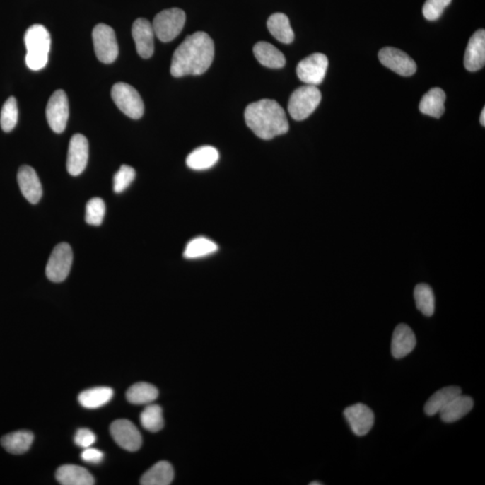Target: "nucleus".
Instances as JSON below:
<instances>
[{
	"label": "nucleus",
	"instance_id": "f257e3e1",
	"mask_svg": "<svg viewBox=\"0 0 485 485\" xmlns=\"http://www.w3.org/2000/svg\"><path fill=\"white\" fill-rule=\"evenodd\" d=\"M214 42L204 32L187 36L173 55L170 72L175 78L201 75L211 67L214 59Z\"/></svg>",
	"mask_w": 485,
	"mask_h": 485
},
{
	"label": "nucleus",
	"instance_id": "f03ea898",
	"mask_svg": "<svg viewBox=\"0 0 485 485\" xmlns=\"http://www.w3.org/2000/svg\"><path fill=\"white\" fill-rule=\"evenodd\" d=\"M245 122L257 137L271 139L288 132V122L284 109L271 99L252 103L245 109Z\"/></svg>",
	"mask_w": 485,
	"mask_h": 485
},
{
	"label": "nucleus",
	"instance_id": "7ed1b4c3",
	"mask_svg": "<svg viewBox=\"0 0 485 485\" xmlns=\"http://www.w3.org/2000/svg\"><path fill=\"white\" fill-rule=\"evenodd\" d=\"M51 42V35L45 26H30L25 35V63L30 69L41 71L47 65Z\"/></svg>",
	"mask_w": 485,
	"mask_h": 485
},
{
	"label": "nucleus",
	"instance_id": "20e7f679",
	"mask_svg": "<svg viewBox=\"0 0 485 485\" xmlns=\"http://www.w3.org/2000/svg\"><path fill=\"white\" fill-rule=\"evenodd\" d=\"M321 99V92L317 86H301L292 93L288 101V112L296 121H303L313 114L320 104Z\"/></svg>",
	"mask_w": 485,
	"mask_h": 485
},
{
	"label": "nucleus",
	"instance_id": "39448f33",
	"mask_svg": "<svg viewBox=\"0 0 485 485\" xmlns=\"http://www.w3.org/2000/svg\"><path fill=\"white\" fill-rule=\"evenodd\" d=\"M186 15L184 10L170 8L163 10L153 20L155 35L161 42H168L177 37L184 29Z\"/></svg>",
	"mask_w": 485,
	"mask_h": 485
},
{
	"label": "nucleus",
	"instance_id": "423d86ee",
	"mask_svg": "<svg viewBox=\"0 0 485 485\" xmlns=\"http://www.w3.org/2000/svg\"><path fill=\"white\" fill-rule=\"evenodd\" d=\"M112 98L124 115L138 119L144 114V103L138 91L127 83L119 82L112 86Z\"/></svg>",
	"mask_w": 485,
	"mask_h": 485
},
{
	"label": "nucleus",
	"instance_id": "0eeeda50",
	"mask_svg": "<svg viewBox=\"0 0 485 485\" xmlns=\"http://www.w3.org/2000/svg\"><path fill=\"white\" fill-rule=\"evenodd\" d=\"M92 36L95 55L99 61L105 64L114 62L119 54L115 30L107 25L99 24L93 30Z\"/></svg>",
	"mask_w": 485,
	"mask_h": 485
},
{
	"label": "nucleus",
	"instance_id": "6e6552de",
	"mask_svg": "<svg viewBox=\"0 0 485 485\" xmlns=\"http://www.w3.org/2000/svg\"><path fill=\"white\" fill-rule=\"evenodd\" d=\"M73 252L71 245L61 242L53 249L46 265V276L53 282H62L69 276L72 267Z\"/></svg>",
	"mask_w": 485,
	"mask_h": 485
},
{
	"label": "nucleus",
	"instance_id": "1a4fd4ad",
	"mask_svg": "<svg viewBox=\"0 0 485 485\" xmlns=\"http://www.w3.org/2000/svg\"><path fill=\"white\" fill-rule=\"evenodd\" d=\"M328 69V59L323 53H314L302 59L297 67L298 78L307 85L321 84Z\"/></svg>",
	"mask_w": 485,
	"mask_h": 485
},
{
	"label": "nucleus",
	"instance_id": "9d476101",
	"mask_svg": "<svg viewBox=\"0 0 485 485\" xmlns=\"http://www.w3.org/2000/svg\"><path fill=\"white\" fill-rule=\"evenodd\" d=\"M69 116V106L67 95L62 89L53 93L46 107V117H47L49 127L56 134H62L65 131Z\"/></svg>",
	"mask_w": 485,
	"mask_h": 485
},
{
	"label": "nucleus",
	"instance_id": "9b49d317",
	"mask_svg": "<svg viewBox=\"0 0 485 485\" xmlns=\"http://www.w3.org/2000/svg\"><path fill=\"white\" fill-rule=\"evenodd\" d=\"M112 437L116 443L129 452L138 451L142 445V437L138 428L128 420H117L110 427Z\"/></svg>",
	"mask_w": 485,
	"mask_h": 485
},
{
	"label": "nucleus",
	"instance_id": "f8f14e48",
	"mask_svg": "<svg viewBox=\"0 0 485 485\" xmlns=\"http://www.w3.org/2000/svg\"><path fill=\"white\" fill-rule=\"evenodd\" d=\"M382 64L397 74L410 76L416 72L417 65L413 59L399 49L385 47L378 53Z\"/></svg>",
	"mask_w": 485,
	"mask_h": 485
},
{
	"label": "nucleus",
	"instance_id": "ddd939ff",
	"mask_svg": "<svg viewBox=\"0 0 485 485\" xmlns=\"http://www.w3.org/2000/svg\"><path fill=\"white\" fill-rule=\"evenodd\" d=\"M344 414L351 431L357 436H365L373 427L375 415L367 405L361 403L351 405L344 410Z\"/></svg>",
	"mask_w": 485,
	"mask_h": 485
},
{
	"label": "nucleus",
	"instance_id": "4468645a",
	"mask_svg": "<svg viewBox=\"0 0 485 485\" xmlns=\"http://www.w3.org/2000/svg\"><path fill=\"white\" fill-rule=\"evenodd\" d=\"M88 161V141L82 134H75L69 146L67 169L72 176L84 172Z\"/></svg>",
	"mask_w": 485,
	"mask_h": 485
},
{
	"label": "nucleus",
	"instance_id": "2eb2a0df",
	"mask_svg": "<svg viewBox=\"0 0 485 485\" xmlns=\"http://www.w3.org/2000/svg\"><path fill=\"white\" fill-rule=\"evenodd\" d=\"M132 32L138 54L143 59L152 57L155 33L151 23L145 18H138L132 25Z\"/></svg>",
	"mask_w": 485,
	"mask_h": 485
},
{
	"label": "nucleus",
	"instance_id": "dca6fc26",
	"mask_svg": "<svg viewBox=\"0 0 485 485\" xmlns=\"http://www.w3.org/2000/svg\"><path fill=\"white\" fill-rule=\"evenodd\" d=\"M18 182L22 194L30 204H38L42 196L41 182L34 168L23 165L19 168Z\"/></svg>",
	"mask_w": 485,
	"mask_h": 485
},
{
	"label": "nucleus",
	"instance_id": "f3484780",
	"mask_svg": "<svg viewBox=\"0 0 485 485\" xmlns=\"http://www.w3.org/2000/svg\"><path fill=\"white\" fill-rule=\"evenodd\" d=\"M464 67L474 72L484 68L485 64V31L478 30L469 40L464 54Z\"/></svg>",
	"mask_w": 485,
	"mask_h": 485
},
{
	"label": "nucleus",
	"instance_id": "a211bd4d",
	"mask_svg": "<svg viewBox=\"0 0 485 485\" xmlns=\"http://www.w3.org/2000/svg\"><path fill=\"white\" fill-rule=\"evenodd\" d=\"M416 346V337L407 325L400 324L395 327L391 341V352L395 358H403L410 354Z\"/></svg>",
	"mask_w": 485,
	"mask_h": 485
},
{
	"label": "nucleus",
	"instance_id": "6ab92c4d",
	"mask_svg": "<svg viewBox=\"0 0 485 485\" xmlns=\"http://www.w3.org/2000/svg\"><path fill=\"white\" fill-rule=\"evenodd\" d=\"M473 407L474 400L472 397L461 394L450 401L438 414L444 423H451L466 416Z\"/></svg>",
	"mask_w": 485,
	"mask_h": 485
},
{
	"label": "nucleus",
	"instance_id": "aec40b11",
	"mask_svg": "<svg viewBox=\"0 0 485 485\" xmlns=\"http://www.w3.org/2000/svg\"><path fill=\"white\" fill-rule=\"evenodd\" d=\"M56 479L62 485H93L95 478L84 467L66 464L56 472Z\"/></svg>",
	"mask_w": 485,
	"mask_h": 485
},
{
	"label": "nucleus",
	"instance_id": "412c9836",
	"mask_svg": "<svg viewBox=\"0 0 485 485\" xmlns=\"http://www.w3.org/2000/svg\"><path fill=\"white\" fill-rule=\"evenodd\" d=\"M254 54L262 65L270 69H281L286 64L284 53L267 42H259L254 47Z\"/></svg>",
	"mask_w": 485,
	"mask_h": 485
},
{
	"label": "nucleus",
	"instance_id": "4be33fe9",
	"mask_svg": "<svg viewBox=\"0 0 485 485\" xmlns=\"http://www.w3.org/2000/svg\"><path fill=\"white\" fill-rule=\"evenodd\" d=\"M445 102H446V94L443 89L431 88L421 98L419 109L423 115L438 119L444 114Z\"/></svg>",
	"mask_w": 485,
	"mask_h": 485
},
{
	"label": "nucleus",
	"instance_id": "5701e85b",
	"mask_svg": "<svg viewBox=\"0 0 485 485\" xmlns=\"http://www.w3.org/2000/svg\"><path fill=\"white\" fill-rule=\"evenodd\" d=\"M219 159L217 149L211 146L196 148L188 156L186 164L194 170H206L214 167Z\"/></svg>",
	"mask_w": 485,
	"mask_h": 485
},
{
	"label": "nucleus",
	"instance_id": "b1692460",
	"mask_svg": "<svg viewBox=\"0 0 485 485\" xmlns=\"http://www.w3.org/2000/svg\"><path fill=\"white\" fill-rule=\"evenodd\" d=\"M174 468L168 461H159L143 474L142 485H168L174 480Z\"/></svg>",
	"mask_w": 485,
	"mask_h": 485
},
{
	"label": "nucleus",
	"instance_id": "393cba45",
	"mask_svg": "<svg viewBox=\"0 0 485 485\" xmlns=\"http://www.w3.org/2000/svg\"><path fill=\"white\" fill-rule=\"evenodd\" d=\"M267 28L271 35L279 42L290 45L294 41V32L291 26L290 20L282 13H275L269 18Z\"/></svg>",
	"mask_w": 485,
	"mask_h": 485
},
{
	"label": "nucleus",
	"instance_id": "a878e982",
	"mask_svg": "<svg viewBox=\"0 0 485 485\" xmlns=\"http://www.w3.org/2000/svg\"><path fill=\"white\" fill-rule=\"evenodd\" d=\"M34 434L28 431H18L5 435L1 438L2 447L9 453L24 454L34 443Z\"/></svg>",
	"mask_w": 485,
	"mask_h": 485
},
{
	"label": "nucleus",
	"instance_id": "bb28decb",
	"mask_svg": "<svg viewBox=\"0 0 485 485\" xmlns=\"http://www.w3.org/2000/svg\"><path fill=\"white\" fill-rule=\"evenodd\" d=\"M461 394L462 390L460 387L451 385V387L441 388L440 390L431 395L430 399L427 401L424 407L425 414L428 416H433L440 413L450 401Z\"/></svg>",
	"mask_w": 485,
	"mask_h": 485
},
{
	"label": "nucleus",
	"instance_id": "cd10ccee",
	"mask_svg": "<svg viewBox=\"0 0 485 485\" xmlns=\"http://www.w3.org/2000/svg\"><path fill=\"white\" fill-rule=\"evenodd\" d=\"M114 395V391L110 387H95L83 391L78 395V402L86 409H96L109 403Z\"/></svg>",
	"mask_w": 485,
	"mask_h": 485
},
{
	"label": "nucleus",
	"instance_id": "c85d7f7f",
	"mask_svg": "<svg viewBox=\"0 0 485 485\" xmlns=\"http://www.w3.org/2000/svg\"><path fill=\"white\" fill-rule=\"evenodd\" d=\"M126 397L131 404H149L158 397V390L155 385L139 382L129 388Z\"/></svg>",
	"mask_w": 485,
	"mask_h": 485
},
{
	"label": "nucleus",
	"instance_id": "c756f323",
	"mask_svg": "<svg viewBox=\"0 0 485 485\" xmlns=\"http://www.w3.org/2000/svg\"><path fill=\"white\" fill-rule=\"evenodd\" d=\"M415 304L425 317H433L435 311V297L433 288L424 284L414 288Z\"/></svg>",
	"mask_w": 485,
	"mask_h": 485
},
{
	"label": "nucleus",
	"instance_id": "7c9ffc66",
	"mask_svg": "<svg viewBox=\"0 0 485 485\" xmlns=\"http://www.w3.org/2000/svg\"><path fill=\"white\" fill-rule=\"evenodd\" d=\"M142 427L151 433H158L164 428L162 408L158 404H149L141 414Z\"/></svg>",
	"mask_w": 485,
	"mask_h": 485
},
{
	"label": "nucleus",
	"instance_id": "2f4dec72",
	"mask_svg": "<svg viewBox=\"0 0 485 485\" xmlns=\"http://www.w3.org/2000/svg\"><path fill=\"white\" fill-rule=\"evenodd\" d=\"M218 245L214 242L205 238H197L187 245L185 251V257L196 259L207 257L217 252Z\"/></svg>",
	"mask_w": 485,
	"mask_h": 485
},
{
	"label": "nucleus",
	"instance_id": "473e14b6",
	"mask_svg": "<svg viewBox=\"0 0 485 485\" xmlns=\"http://www.w3.org/2000/svg\"><path fill=\"white\" fill-rule=\"evenodd\" d=\"M18 121V102L14 96L9 98L3 105L0 114V125L5 132H12Z\"/></svg>",
	"mask_w": 485,
	"mask_h": 485
},
{
	"label": "nucleus",
	"instance_id": "72a5a7b5",
	"mask_svg": "<svg viewBox=\"0 0 485 485\" xmlns=\"http://www.w3.org/2000/svg\"><path fill=\"white\" fill-rule=\"evenodd\" d=\"M105 204L101 198H93L86 207V223L92 226H100L104 221Z\"/></svg>",
	"mask_w": 485,
	"mask_h": 485
},
{
	"label": "nucleus",
	"instance_id": "f704fd0d",
	"mask_svg": "<svg viewBox=\"0 0 485 485\" xmlns=\"http://www.w3.org/2000/svg\"><path fill=\"white\" fill-rule=\"evenodd\" d=\"M136 172L134 168L129 167V165H122L118 172L116 173L114 177V191L116 194H121L131 185L132 182L134 181Z\"/></svg>",
	"mask_w": 485,
	"mask_h": 485
},
{
	"label": "nucleus",
	"instance_id": "c9c22d12",
	"mask_svg": "<svg viewBox=\"0 0 485 485\" xmlns=\"http://www.w3.org/2000/svg\"><path fill=\"white\" fill-rule=\"evenodd\" d=\"M451 1L452 0H426L423 8L424 18L428 21L438 20Z\"/></svg>",
	"mask_w": 485,
	"mask_h": 485
},
{
	"label": "nucleus",
	"instance_id": "e433bc0d",
	"mask_svg": "<svg viewBox=\"0 0 485 485\" xmlns=\"http://www.w3.org/2000/svg\"><path fill=\"white\" fill-rule=\"evenodd\" d=\"M95 434L92 431L88 430V428H81V430L76 431L75 443L78 447L84 448L91 447L95 443Z\"/></svg>",
	"mask_w": 485,
	"mask_h": 485
},
{
	"label": "nucleus",
	"instance_id": "4c0bfd02",
	"mask_svg": "<svg viewBox=\"0 0 485 485\" xmlns=\"http://www.w3.org/2000/svg\"><path fill=\"white\" fill-rule=\"evenodd\" d=\"M105 455L102 451L93 448L91 447L86 448L82 452L81 458L86 463L99 464L104 460Z\"/></svg>",
	"mask_w": 485,
	"mask_h": 485
},
{
	"label": "nucleus",
	"instance_id": "58836bf2",
	"mask_svg": "<svg viewBox=\"0 0 485 485\" xmlns=\"http://www.w3.org/2000/svg\"><path fill=\"white\" fill-rule=\"evenodd\" d=\"M480 122L481 124L484 126L485 125V109H483V111H481V114L480 116Z\"/></svg>",
	"mask_w": 485,
	"mask_h": 485
},
{
	"label": "nucleus",
	"instance_id": "ea45409f",
	"mask_svg": "<svg viewBox=\"0 0 485 485\" xmlns=\"http://www.w3.org/2000/svg\"><path fill=\"white\" fill-rule=\"evenodd\" d=\"M323 484L322 483H317V481H314V483H310V485H321Z\"/></svg>",
	"mask_w": 485,
	"mask_h": 485
}]
</instances>
